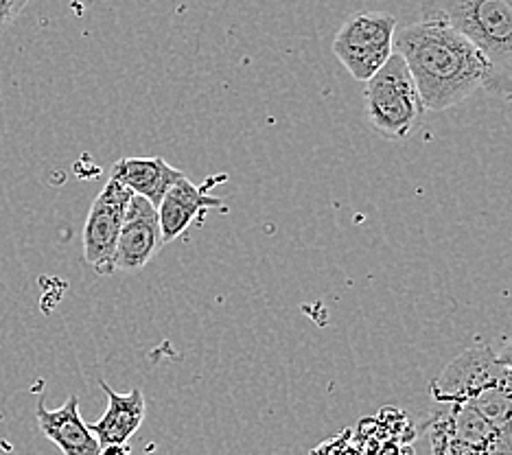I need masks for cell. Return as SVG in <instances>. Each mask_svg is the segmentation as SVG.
<instances>
[{"label":"cell","mask_w":512,"mask_h":455,"mask_svg":"<svg viewBox=\"0 0 512 455\" xmlns=\"http://www.w3.org/2000/svg\"><path fill=\"white\" fill-rule=\"evenodd\" d=\"M423 16L394 33V53L403 57L427 112L467 101L484 86L488 66L480 51L445 18Z\"/></svg>","instance_id":"6da1fadb"},{"label":"cell","mask_w":512,"mask_h":455,"mask_svg":"<svg viewBox=\"0 0 512 455\" xmlns=\"http://www.w3.org/2000/svg\"><path fill=\"white\" fill-rule=\"evenodd\" d=\"M438 405L473 410L499 427H512V375L491 346L469 348L432 381Z\"/></svg>","instance_id":"7a4b0ae2"},{"label":"cell","mask_w":512,"mask_h":455,"mask_svg":"<svg viewBox=\"0 0 512 455\" xmlns=\"http://www.w3.org/2000/svg\"><path fill=\"white\" fill-rule=\"evenodd\" d=\"M421 9L445 18L480 51L488 66L482 88L512 97V0H438Z\"/></svg>","instance_id":"3957f363"},{"label":"cell","mask_w":512,"mask_h":455,"mask_svg":"<svg viewBox=\"0 0 512 455\" xmlns=\"http://www.w3.org/2000/svg\"><path fill=\"white\" fill-rule=\"evenodd\" d=\"M364 97L370 125L388 140L410 136L427 112L399 53H392L386 66L366 81Z\"/></svg>","instance_id":"277c9868"},{"label":"cell","mask_w":512,"mask_h":455,"mask_svg":"<svg viewBox=\"0 0 512 455\" xmlns=\"http://www.w3.org/2000/svg\"><path fill=\"white\" fill-rule=\"evenodd\" d=\"M425 427L434 455H512V427H499L467 407L438 405Z\"/></svg>","instance_id":"5b68a950"},{"label":"cell","mask_w":512,"mask_h":455,"mask_svg":"<svg viewBox=\"0 0 512 455\" xmlns=\"http://www.w3.org/2000/svg\"><path fill=\"white\" fill-rule=\"evenodd\" d=\"M397 18L383 11H362L344 20L335 33L333 53L357 81H370L394 53Z\"/></svg>","instance_id":"8992f818"},{"label":"cell","mask_w":512,"mask_h":455,"mask_svg":"<svg viewBox=\"0 0 512 455\" xmlns=\"http://www.w3.org/2000/svg\"><path fill=\"white\" fill-rule=\"evenodd\" d=\"M132 195L134 193L125 189L121 182L110 178L90 206L84 226V259L101 276L114 274L116 243H119Z\"/></svg>","instance_id":"52a82bcc"},{"label":"cell","mask_w":512,"mask_h":455,"mask_svg":"<svg viewBox=\"0 0 512 455\" xmlns=\"http://www.w3.org/2000/svg\"><path fill=\"white\" fill-rule=\"evenodd\" d=\"M162 232L158 210L145 197L132 195L125 221L116 243L114 272H138L154 259L162 248Z\"/></svg>","instance_id":"ba28073f"},{"label":"cell","mask_w":512,"mask_h":455,"mask_svg":"<svg viewBox=\"0 0 512 455\" xmlns=\"http://www.w3.org/2000/svg\"><path fill=\"white\" fill-rule=\"evenodd\" d=\"M219 180H208L206 186H195L189 178H180L176 184L171 186L167 195L162 197L158 206V219H160V232H162V243H171L184 235V230L193 224L197 215L208 213L211 208H224L219 197L208 195V189Z\"/></svg>","instance_id":"9c48e42d"},{"label":"cell","mask_w":512,"mask_h":455,"mask_svg":"<svg viewBox=\"0 0 512 455\" xmlns=\"http://www.w3.org/2000/svg\"><path fill=\"white\" fill-rule=\"evenodd\" d=\"M38 427L46 440L60 447L62 455H99L101 445L86 420L79 414V399L73 394L57 410H49L40 401L36 405Z\"/></svg>","instance_id":"30bf717a"},{"label":"cell","mask_w":512,"mask_h":455,"mask_svg":"<svg viewBox=\"0 0 512 455\" xmlns=\"http://www.w3.org/2000/svg\"><path fill=\"white\" fill-rule=\"evenodd\" d=\"M101 390L108 396V410L97 423L88 425L101 447L127 445L145 420V396L141 388H134L127 394L114 392L106 381H99Z\"/></svg>","instance_id":"8fae6325"},{"label":"cell","mask_w":512,"mask_h":455,"mask_svg":"<svg viewBox=\"0 0 512 455\" xmlns=\"http://www.w3.org/2000/svg\"><path fill=\"white\" fill-rule=\"evenodd\" d=\"M110 178L121 182L125 189L145 200L158 210L162 197L176 184L184 173L173 169L165 158H121L114 162Z\"/></svg>","instance_id":"7c38bea8"},{"label":"cell","mask_w":512,"mask_h":455,"mask_svg":"<svg viewBox=\"0 0 512 455\" xmlns=\"http://www.w3.org/2000/svg\"><path fill=\"white\" fill-rule=\"evenodd\" d=\"M25 7L27 0H0V33L14 25Z\"/></svg>","instance_id":"4fadbf2b"},{"label":"cell","mask_w":512,"mask_h":455,"mask_svg":"<svg viewBox=\"0 0 512 455\" xmlns=\"http://www.w3.org/2000/svg\"><path fill=\"white\" fill-rule=\"evenodd\" d=\"M495 355H497L499 364H502V366L510 372V375H512V340H510L502 350H499V353H495Z\"/></svg>","instance_id":"5bb4252c"},{"label":"cell","mask_w":512,"mask_h":455,"mask_svg":"<svg viewBox=\"0 0 512 455\" xmlns=\"http://www.w3.org/2000/svg\"><path fill=\"white\" fill-rule=\"evenodd\" d=\"M99 455H132L130 445H110V447H101Z\"/></svg>","instance_id":"9a60e30c"},{"label":"cell","mask_w":512,"mask_h":455,"mask_svg":"<svg viewBox=\"0 0 512 455\" xmlns=\"http://www.w3.org/2000/svg\"><path fill=\"white\" fill-rule=\"evenodd\" d=\"M508 101H512V97H510V99H508Z\"/></svg>","instance_id":"2e32d148"}]
</instances>
